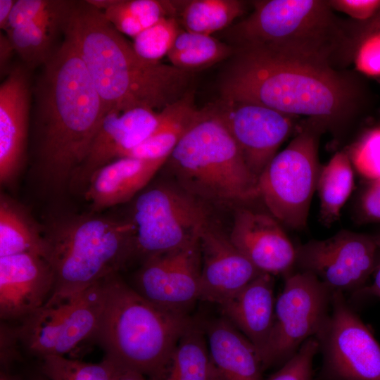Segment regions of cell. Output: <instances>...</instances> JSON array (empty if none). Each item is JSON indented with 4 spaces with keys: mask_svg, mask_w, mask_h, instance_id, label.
<instances>
[{
    "mask_svg": "<svg viewBox=\"0 0 380 380\" xmlns=\"http://www.w3.org/2000/svg\"><path fill=\"white\" fill-rule=\"evenodd\" d=\"M63 33L83 61L106 114L134 108L160 111L189 91L191 71L139 57L87 0L75 1Z\"/></svg>",
    "mask_w": 380,
    "mask_h": 380,
    "instance_id": "6da1fadb",
    "label": "cell"
},
{
    "mask_svg": "<svg viewBox=\"0 0 380 380\" xmlns=\"http://www.w3.org/2000/svg\"><path fill=\"white\" fill-rule=\"evenodd\" d=\"M42 68L34 88L37 158L46 181L60 186L84 163L106 112L83 61L67 38Z\"/></svg>",
    "mask_w": 380,
    "mask_h": 380,
    "instance_id": "7a4b0ae2",
    "label": "cell"
},
{
    "mask_svg": "<svg viewBox=\"0 0 380 380\" xmlns=\"http://www.w3.org/2000/svg\"><path fill=\"white\" fill-rule=\"evenodd\" d=\"M221 86L222 99L249 102L327 128H338L353 112L356 91L332 67L292 59L260 46H239Z\"/></svg>",
    "mask_w": 380,
    "mask_h": 380,
    "instance_id": "3957f363",
    "label": "cell"
},
{
    "mask_svg": "<svg viewBox=\"0 0 380 380\" xmlns=\"http://www.w3.org/2000/svg\"><path fill=\"white\" fill-rule=\"evenodd\" d=\"M105 284L104 305L92 338L104 358L148 380H165L176 347L195 321L152 303L118 274L106 277Z\"/></svg>",
    "mask_w": 380,
    "mask_h": 380,
    "instance_id": "277c9868",
    "label": "cell"
},
{
    "mask_svg": "<svg viewBox=\"0 0 380 380\" xmlns=\"http://www.w3.org/2000/svg\"><path fill=\"white\" fill-rule=\"evenodd\" d=\"M44 238L45 259L53 275L46 305L70 299L118 274L136 257L135 230L130 220L73 217L59 223Z\"/></svg>",
    "mask_w": 380,
    "mask_h": 380,
    "instance_id": "5b68a950",
    "label": "cell"
},
{
    "mask_svg": "<svg viewBox=\"0 0 380 380\" xmlns=\"http://www.w3.org/2000/svg\"><path fill=\"white\" fill-rule=\"evenodd\" d=\"M163 166L177 185L200 201L246 202L259 197L258 178L213 103L204 107Z\"/></svg>",
    "mask_w": 380,
    "mask_h": 380,
    "instance_id": "8992f818",
    "label": "cell"
},
{
    "mask_svg": "<svg viewBox=\"0 0 380 380\" xmlns=\"http://www.w3.org/2000/svg\"><path fill=\"white\" fill-rule=\"evenodd\" d=\"M232 30L239 47L260 46L284 56L332 67L346 36L329 1L262 0Z\"/></svg>",
    "mask_w": 380,
    "mask_h": 380,
    "instance_id": "52a82bcc",
    "label": "cell"
},
{
    "mask_svg": "<svg viewBox=\"0 0 380 380\" xmlns=\"http://www.w3.org/2000/svg\"><path fill=\"white\" fill-rule=\"evenodd\" d=\"M289 144L271 160L258 177L259 197L279 222L296 229L307 224L321 166L318 142L325 127L309 119Z\"/></svg>",
    "mask_w": 380,
    "mask_h": 380,
    "instance_id": "ba28073f",
    "label": "cell"
},
{
    "mask_svg": "<svg viewBox=\"0 0 380 380\" xmlns=\"http://www.w3.org/2000/svg\"><path fill=\"white\" fill-rule=\"evenodd\" d=\"M208 217L200 200L176 184L151 186L136 198L132 208L136 256L144 260L199 240L209 226Z\"/></svg>",
    "mask_w": 380,
    "mask_h": 380,
    "instance_id": "9c48e42d",
    "label": "cell"
},
{
    "mask_svg": "<svg viewBox=\"0 0 380 380\" xmlns=\"http://www.w3.org/2000/svg\"><path fill=\"white\" fill-rule=\"evenodd\" d=\"M105 279L70 299L45 304L19 322L16 331L22 350L37 360L65 356L92 338L104 305Z\"/></svg>",
    "mask_w": 380,
    "mask_h": 380,
    "instance_id": "30bf717a",
    "label": "cell"
},
{
    "mask_svg": "<svg viewBox=\"0 0 380 380\" xmlns=\"http://www.w3.org/2000/svg\"><path fill=\"white\" fill-rule=\"evenodd\" d=\"M332 291L310 272L285 276L283 291L275 300L274 322L260 357L264 370L282 365L308 338L315 337L326 322Z\"/></svg>",
    "mask_w": 380,
    "mask_h": 380,
    "instance_id": "8fae6325",
    "label": "cell"
},
{
    "mask_svg": "<svg viewBox=\"0 0 380 380\" xmlns=\"http://www.w3.org/2000/svg\"><path fill=\"white\" fill-rule=\"evenodd\" d=\"M329 315L315 338L322 354L317 380H380V345L346 300L334 291Z\"/></svg>",
    "mask_w": 380,
    "mask_h": 380,
    "instance_id": "7c38bea8",
    "label": "cell"
},
{
    "mask_svg": "<svg viewBox=\"0 0 380 380\" xmlns=\"http://www.w3.org/2000/svg\"><path fill=\"white\" fill-rule=\"evenodd\" d=\"M379 252L374 236L342 229L296 247L295 267L312 274L332 292L354 293L372 275Z\"/></svg>",
    "mask_w": 380,
    "mask_h": 380,
    "instance_id": "4fadbf2b",
    "label": "cell"
},
{
    "mask_svg": "<svg viewBox=\"0 0 380 380\" xmlns=\"http://www.w3.org/2000/svg\"><path fill=\"white\" fill-rule=\"evenodd\" d=\"M201 253L199 240L144 260L134 288L152 303L186 314L200 299Z\"/></svg>",
    "mask_w": 380,
    "mask_h": 380,
    "instance_id": "5bb4252c",
    "label": "cell"
},
{
    "mask_svg": "<svg viewBox=\"0 0 380 380\" xmlns=\"http://www.w3.org/2000/svg\"><path fill=\"white\" fill-rule=\"evenodd\" d=\"M216 112L258 178L295 127L293 116L259 104L221 99Z\"/></svg>",
    "mask_w": 380,
    "mask_h": 380,
    "instance_id": "9a60e30c",
    "label": "cell"
},
{
    "mask_svg": "<svg viewBox=\"0 0 380 380\" xmlns=\"http://www.w3.org/2000/svg\"><path fill=\"white\" fill-rule=\"evenodd\" d=\"M53 286L45 258L31 253L0 257V317L19 322L42 308Z\"/></svg>",
    "mask_w": 380,
    "mask_h": 380,
    "instance_id": "2e32d148",
    "label": "cell"
},
{
    "mask_svg": "<svg viewBox=\"0 0 380 380\" xmlns=\"http://www.w3.org/2000/svg\"><path fill=\"white\" fill-rule=\"evenodd\" d=\"M229 239L262 272L286 276L295 267L296 247L272 215L237 210Z\"/></svg>",
    "mask_w": 380,
    "mask_h": 380,
    "instance_id": "e0dca14e",
    "label": "cell"
},
{
    "mask_svg": "<svg viewBox=\"0 0 380 380\" xmlns=\"http://www.w3.org/2000/svg\"><path fill=\"white\" fill-rule=\"evenodd\" d=\"M30 69L12 67L0 86V180L10 184L23 162L31 103Z\"/></svg>",
    "mask_w": 380,
    "mask_h": 380,
    "instance_id": "ac0fdd59",
    "label": "cell"
},
{
    "mask_svg": "<svg viewBox=\"0 0 380 380\" xmlns=\"http://www.w3.org/2000/svg\"><path fill=\"white\" fill-rule=\"evenodd\" d=\"M201 253L200 300L218 305L261 273L226 237L207 227L199 238Z\"/></svg>",
    "mask_w": 380,
    "mask_h": 380,
    "instance_id": "d6986e66",
    "label": "cell"
},
{
    "mask_svg": "<svg viewBox=\"0 0 380 380\" xmlns=\"http://www.w3.org/2000/svg\"><path fill=\"white\" fill-rule=\"evenodd\" d=\"M163 112L134 108L107 113L88 155L73 178L87 182L91 175L108 163L145 141L157 128Z\"/></svg>",
    "mask_w": 380,
    "mask_h": 380,
    "instance_id": "ffe728a7",
    "label": "cell"
},
{
    "mask_svg": "<svg viewBox=\"0 0 380 380\" xmlns=\"http://www.w3.org/2000/svg\"><path fill=\"white\" fill-rule=\"evenodd\" d=\"M167 159L122 157L114 160L91 175L85 198L95 211L127 202L148 184Z\"/></svg>",
    "mask_w": 380,
    "mask_h": 380,
    "instance_id": "44dd1931",
    "label": "cell"
},
{
    "mask_svg": "<svg viewBox=\"0 0 380 380\" xmlns=\"http://www.w3.org/2000/svg\"><path fill=\"white\" fill-rule=\"evenodd\" d=\"M274 305L273 279L264 272L219 304L224 317L254 346L259 360L272 328Z\"/></svg>",
    "mask_w": 380,
    "mask_h": 380,
    "instance_id": "7402d4cb",
    "label": "cell"
},
{
    "mask_svg": "<svg viewBox=\"0 0 380 380\" xmlns=\"http://www.w3.org/2000/svg\"><path fill=\"white\" fill-rule=\"evenodd\" d=\"M202 326L218 380H263L255 348L229 321L223 317Z\"/></svg>",
    "mask_w": 380,
    "mask_h": 380,
    "instance_id": "603a6c76",
    "label": "cell"
},
{
    "mask_svg": "<svg viewBox=\"0 0 380 380\" xmlns=\"http://www.w3.org/2000/svg\"><path fill=\"white\" fill-rule=\"evenodd\" d=\"M75 1L54 0L51 7L34 21L5 32L15 52L31 70L44 66L56 49L53 41L57 32H63Z\"/></svg>",
    "mask_w": 380,
    "mask_h": 380,
    "instance_id": "cb8c5ba5",
    "label": "cell"
},
{
    "mask_svg": "<svg viewBox=\"0 0 380 380\" xmlns=\"http://www.w3.org/2000/svg\"><path fill=\"white\" fill-rule=\"evenodd\" d=\"M162 112V120L155 131L121 158H167L187 131L202 116L204 108H196L193 93L189 91L178 101L163 109Z\"/></svg>",
    "mask_w": 380,
    "mask_h": 380,
    "instance_id": "d4e9b609",
    "label": "cell"
},
{
    "mask_svg": "<svg viewBox=\"0 0 380 380\" xmlns=\"http://www.w3.org/2000/svg\"><path fill=\"white\" fill-rule=\"evenodd\" d=\"M184 1L113 0L103 12L121 34L133 39L165 17L178 18Z\"/></svg>",
    "mask_w": 380,
    "mask_h": 380,
    "instance_id": "484cf974",
    "label": "cell"
},
{
    "mask_svg": "<svg viewBox=\"0 0 380 380\" xmlns=\"http://www.w3.org/2000/svg\"><path fill=\"white\" fill-rule=\"evenodd\" d=\"M354 186V175L349 156L337 152L321 167L316 190L320 200V217L325 224L337 220L341 208Z\"/></svg>",
    "mask_w": 380,
    "mask_h": 380,
    "instance_id": "4316f807",
    "label": "cell"
},
{
    "mask_svg": "<svg viewBox=\"0 0 380 380\" xmlns=\"http://www.w3.org/2000/svg\"><path fill=\"white\" fill-rule=\"evenodd\" d=\"M165 380H218L202 324L195 321L180 338Z\"/></svg>",
    "mask_w": 380,
    "mask_h": 380,
    "instance_id": "83f0119b",
    "label": "cell"
},
{
    "mask_svg": "<svg viewBox=\"0 0 380 380\" xmlns=\"http://www.w3.org/2000/svg\"><path fill=\"white\" fill-rule=\"evenodd\" d=\"M245 10L238 0L184 1L178 20L184 30L206 35L229 27Z\"/></svg>",
    "mask_w": 380,
    "mask_h": 380,
    "instance_id": "f1b7e54d",
    "label": "cell"
},
{
    "mask_svg": "<svg viewBox=\"0 0 380 380\" xmlns=\"http://www.w3.org/2000/svg\"><path fill=\"white\" fill-rule=\"evenodd\" d=\"M44 235L35 229L20 209L1 197L0 203V257L31 253L44 258Z\"/></svg>",
    "mask_w": 380,
    "mask_h": 380,
    "instance_id": "f546056e",
    "label": "cell"
},
{
    "mask_svg": "<svg viewBox=\"0 0 380 380\" xmlns=\"http://www.w3.org/2000/svg\"><path fill=\"white\" fill-rule=\"evenodd\" d=\"M235 53L234 47L212 37L183 30L167 54L171 65L191 71L216 63Z\"/></svg>",
    "mask_w": 380,
    "mask_h": 380,
    "instance_id": "4dcf8cb0",
    "label": "cell"
},
{
    "mask_svg": "<svg viewBox=\"0 0 380 380\" xmlns=\"http://www.w3.org/2000/svg\"><path fill=\"white\" fill-rule=\"evenodd\" d=\"M37 360V371L48 380L114 379L115 366L106 358L99 363L84 362L58 355H48Z\"/></svg>",
    "mask_w": 380,
    "mask_h": 380,
    "instance_id": "1f68e13d",
    "label": "cell"
},
{
    "mask_svg": "<svg viewBox=\"0 0 380 380\" xmlns=\"http://www.w3.org/2000/svg\"><path fill=\"white\" fill-rule=\"evenodd\" d=\"M183 30L177 18H163L133 39L134 49L145 61L160 62Z\"/></svg>",
    "mask_w": 380,
    "mask_h": 380,
    "instance_id": "d6a6232c",
    "label": "cell"
},
{
    "mask_svg": "<svg viewBox=\"0 0 380 380\" xmlns=\"http://www.w3.org/2000/svg\"><path fill=\"white\" fill-rule=\"evenodd\" d=\"M355 169L365 178L380 180V128L374 129L355 144L349 156Z\"/></svg>",
    "mask_w": 380,
    "mask_h": 380,
    "instance_id": "836d02e7",
    "label": "cell"
},
{
    "mask_svg": "<svg viewBox=\"0 0 380 380\" xmlns=\"http://www.w3.org/2000/svg\"><path fill=\"white\" fill-rule=\"evenodd\" d=\"M318 351L317 338H308L277 372L266 380H312V361Z\"/></svg>",
    "mask_w": 380,
    "mask_h": 380,
    "instance_id": "e575fe53",
    "label": "cell"
},
{
    "mask_svg": "<svg viewBox=\"0 0 380 380\" xmlns=\"http://www.w3.org/2000/svg\"><path fill=\"white\" fill-rule=\"evenodd\" d=\"M53 1L54 0L15 1L6 31L37 19L51 7Z\"/></svg>",
    "mask_w": 380,
    "mask_h": 380,
    "instance_id": "d590c367",
    "label": "cell"
},
{
    "mask_svg": "<svg viewBox=\"0 0 380 380\" xmlns=\"http://www.w3.org/2000/svg\"><path fill=\"white\" fill-rule=\"evenodd\" d=\"M358 70L368 75H380V33L367 37L360 45L355 58Z\"/></svg>",
    "mask_w": 380,
    "mask_h": 380,
    "instance_id": "8d00e7d4",
    "label": "cell"
},
{
    "mask_svg": "<svg viewBox=\"0 0 380 380\" xmlns=\"http://www.w3.org/2000/svg\"><path fill=\"white\" fill-rule=\"evenodd\" d=\"M332 9L357 20L370 18L380 8V0H330Z\"/></svg>",
    "mask_w": 380,
    "mask_h": 380,
    "instance_id": "74e56055",
    "label": "cell"
},
{
    "mask_svg": "<svg viewBox=\"0 0 380 380\" xmlns=\"http://www.w3.org/2000/svg\"><path fill=\"white\" fill-rule=\"evenodd\" d=\"M360 211L365 220L380 221V180L371 182L363 193Z\"/></svg>",
    "mask_w": 380,
    "mask_h": 380,
    "instance_id": "f35d334b",
    "label": "cell"
},
{
    "mask_svg": "<svg viewBox=\"0 0 380 380\" xmlns=\"http://www.w3.org/2000/svg\"><path fill=\"white\" fill-rule=\"evenodd\" d=\"M373 281L369 286H365L353 293L356 297L380 298V249L376 263L372 273Z\"/></svg>",
    "mask_w": 380,
    "mask_h": 380,
    "instance_id": "ab89813d",
    "label": "cell"
},
{
    "mask_svg": "<svg viewBox=\"0 0 380 380\" xmlns=\"http://www.w3.org/2000/svg\"><path fill=\"white\" fill-rule=\"evenodd\" d=\"M15 52L14 48L6 34L1 32L0 37V70L1 75L9 73L8 65L13 53Z\"/></svg>",
    "mask_w": 380,
    "mask_h": 380,
    "instance_id": "60d3db41",
    "label": "cell"
},
{
    "mask_svg": "<svg viewBox=\"0 0 380 380\" xmlns=\"http://www.w3.org/2000/svg\"><path fill=\"white\" fill-rule=\"evenodd\" d=\"M15 1L0 0V27L1 30L6 31L9 18L12 13Z\"/></svg>",
    "mask_w": 380,
    "mask_h": 380,
    "instance_id": "b9f144b4",
    "label": "cell"
},
{
    "mask_svg": "<svg viewBox=\"0 0 380 380\" xmlns=\"http://www.w3.org/2000/svg\"><path fill=\"white\" fill-rule=\"evenodd\" d=\"M115 366V372L113 380H148L145 376L137 372Z\"/></svg>",
    "mask_w": 380,
    "mask_h": 380,
    "instance_id": "7bdbcfd3",
    "label": "cell"
},
{
    "mask_svg": "<svg viewBox=\"0 0 380 380\" xmlns=\"http://www.w3.org/2000/svg\"><path fill=\"white\" fill-rule=\"evenodd\" d=\"M0 380H23V378L13 372L1 370Z\"/></svg>",
    "mask_w": 380,
    "mask_h": 380,
    "instance_id": "ee69618b",
    "label": "cell"
},
{
    "mask_svg": "<svg viewBox=\"0 0 380 380\" xmlns=\"http://www.w3.org/2000/svg\"><path fill=\"white\" fill-rule=\"evenodd\" d=\"M27 380H48L38 371L29 372L27 376Z\"/></svg>",
    "mask_w": 380,
    "mask_h": 380,
    "instance_id": "f6af8a7d",
    "label": "cell"
},
{
    "mask_svg": "<svg viewBox=\"0 0 380 380\" xmlns=\"http://www.w3.org/2000/svg\"><path fill=\"white\" fill-rule=\"evenodd\" d=\"M374 236L376 242V243H377V245H378V246H379V248L380 249V233H379L376 235H374Z\"/></svg>",
    "mask_w": 380,
    "mask_h": 380,
    "instance_id": "bcb514c9",
    "label": "cell"
},
{
    "mask_svg": "<svg viewBox=\"0 0 380 380\" xmlns=\"http://www.w3.org/2000/svg\"><path fill=\"white\" fill-rule=\"evenodd\" d=\"M379 32V33H380V30H379V32Z\"/></svg>",
    "mask_w": 380,
    "mask_h": 380,
    "instance_id": "7dc6e473",
    "label": "cell"
}]
</instances>
